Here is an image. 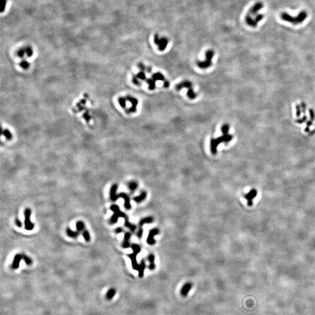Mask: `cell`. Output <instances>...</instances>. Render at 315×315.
I'll return each instance as SVG.
<instances>
[{"label":"cell","mask_w":315,"mask_h":315,"mask_svg":"<svg viewBox=\"0 0 315 315\" xmlns=\"http://www.w3.org/2000/svg\"><path fill=\"white\" fill-rule=\"evenodd\" d=\"M232 139V136L228 134H223L221 137L216 139H212L210 140V151L213 155H216L217 153V147L218 145L223 143H229Z\"/></svg>","instance_id":"cell-1"},{"label":"cell","mask_w":315,"mask_h":315,"mask_svg":"<svg viewBox=\"0 0 315 315\" xmlns=\"http://www.w3.org/2000/svg\"><path fill=\"white\" fill-rule=\"evenodd\" d=\"M307 16L308 14L305 11L301 12L297 17H293L286 12H283L281 15L283 20L294 25H298L302 23L306 19Z\"/></svg>","instance_id":"cell-2"},{"label":"cell","mask_w":315,"mask_h":315,"mask_svg":"<svg viewBox=\"0 0 315 315\" xmlns=\"http://www.w3.org/2000/svg\"><path fill=\"white\" fill-rule=\"evenodd\" d=\"M214 55V51L212 50H208L205 53V59L203 62H197V65L201 69H207L211 66L212 60Z\"/></svg>","instance_id":"cell-3"},{"label":"cell","mask_w":315,"mask_h":315,"mask_svg":"<svg viewBox=\"0 0 315 315\" xmlns=\"http://www.w3.org/2000/svg\"><path fill=\"white\" fill-rule=\"evenodd\" d=\"M110 210L114 212L113 215L112 216L109 221L110 224H114L117 223V222L118 221V219L120 217L125 218L127 216V215L124 212L120 210L119 207L117 205H112L110 207Z\"/></svg>","instance_id":"cell-4"},{"label":"cell","mask_w":315,"mask_h":315,"mask_svg":"<svg viewBox=\"0 0 315 315\" xmlns=\"http://www.w3.org/2000/svg\"><path fill=\"white\" fill-rule=\"evenodd\" d=\"M154 43L158 46V49L160 51H164L169 43L168 39L166 37L160 38L158 34H155L153 39Z\"/></svg>","instance_id":"cell-5"},{"label":"cell","mask_w":315,"mask_h":315,"mask_svg":"<svg viewBox=\"0 0 315 315\" xmlns=\"http://www.w3.org/2000/svg\"><path fill=\"white\" fill-rule=\"evenodd\" d=\"M31 210L26 208L24 211L25 215V228L28 231H32L34 228V224L30 221Z\"/></svg>","instance_id":"cell-6"},{"label":"cell","mask_w":315,"mask_h":315,"mask_svg":"<svg viewBox=\"0 0 315 315\" xmlns=\"http://www.w3.org/2000/svg\"><path fill=\"white\" fill-rule=\"evenodd\" d=\"M125 97L126 100L130 102V103L131 104V107L128 109L127 113L130 114V113H135L137 112V107L138 104H139V101H138V99H136L135 97L130 95H127L125 96Z\"/></svg>","instance_id":"cell-7"},{"label":"cell","mask_w":315,"mask_h":315,"mask_svg":"<svg viewBox=\"0 0 315 315\" xmlns=\"http://www.w3.org/2000/svg\"><path fill=\"white\" fill-rule=\"evenodd\" d=\"M258 195V191L254 189L250 190L249 192L245 195V198L247 201L249 206H251L253 203V200Z\"/></svg>","instance_id":"cell-8"},{"label":"cell","mask_w":315,"mask_h":315,"mask_svg":"<svg viewBox=\"0 0 315 315\" xmlns=\"http://www.w3.org/2000/svg\"><path fill=\"white\" fill-rule=\"evenodd\" d=\"M160 233V230L158 228H153L151 229L149 232L148 238L147 239V242L150 245H153L155 243V240L154 239V236L155 235H158Z\"/></svg>","instance_id":"cell-9"},{"label":"cell","mask_w":315,"mask_h":315,"mask_svg":"<svg viewBox=\"0 0 315 315\" xmlns=\"http://www.w3.org/2000/svg\"><path fill=\"white\" fill-rule=\"evenodd\" d=\"M33 54V50L30 47H26L21 49L18 51V56L21 58H24V57H25V55H26L27 57H30L32 56Z\"/></svg>","instance_id":"cell-10"},{"label":"cell","mask_w":315,"mask_h":315,"mask_svg":"<svg viewBox=\"0 0 315 315\" xmlns=\"http://www.w3.org/2000/svg\"><path fill=\"white\" fill-rule=\"evenodd\" d=\"M192 86H193V84L190 81H183L179 83L178 84H177L175 87V88H176V91H179L181 89H182L183 88H186V89H189L192 88Z\"/></svg>","instance_id":"cell-11"},{"label":"cell","mask_w":315,"mask_h":315,"mask_svg":"<svg viewBox=\"0 0 315 315\" xmlns=\"http://www.w3.org/2000/svg\"><path fill=\"white\" fill-rule=\"evenodd\" d=\"M119 198H123L124 200V207L126 210H129L131 208V205L130 203V199L129 196L124 193H122L119 194Z\"/></svg>","instance_id":"cell-12"},{"label":"cell","mask_w":315,"mask_h":315,"mask_svg":"<svg viewBox=\"0 0 315 315\" xmlns=\"http://www.w3.org/2000/svg\"><path fill=\"white\" fill-rule=\"evenodd\" d=\"M263 8V4L259 2L256 3L252 8H250L248 15H256L260 9H262Z\"/></svg>","instance_id":"cell-13"},{"label":"cell","mask_w":315,"mask_h":315,"mask_svg":"<svg viewBox=\"0 0 315 315\" xmlns=\"http://www.w3.org/2000/svg\"><path fill=\"white\" fill-rule=\"evenodd\" d=\"M117 187H118L117 185L114 184V185H112V186L111 187V189H110V197L111 200H112L113 201H116L117 200H118L119 199V195H117L116 194V191H117Z\"/></svg>","instance_id":"cell-14"},{"label":"cell","mask_w":315,"mask_h":315,"mask_svg":"<svg viewBox=\"0 0 315 315\" xmlns=\"http://www.w3.org/2000/svg\"><path fill=\"white\" fill-rule=\"evenodd\" d=\"M193 287V284L191 283H186L183 286L180 290V294L183 297H186L189 292Z\"/></svg>","instance_id":"cell-15"},{"label":"cell","mask_w":315,"mask_h":315,"mask_svg":"<svg viewBox=\"0 0 315 315\" xmlns=\"http://www.w3.org/2000/svg\"><path fill=\"white\" fill-rule=\"evenodd\" d=\"M22 259V254H18L15 255L12 264V268L13 269H17L18 268H19V264H20L21 261Z\"/></svg>","instance_id":"cell-16"},{"label":"cell","mask_w":315,"mask_h":315,"mask_svg":"<svg viewBox=\"0 0 315 315\" xmlns=\"http://www.w3.org/2000/svg\"><path fill=\"white\" fill-rule=\"evenodd\" d=\"M137 254H136L134 252H133V253L130 254L128 255L129 258L131 259V263H132V268L134 270H138V268H139V264H138L137 261Z\"/></svg>","instance_id":"cell-17"},{"label":"cell","mask_w":315,"mask_h":315,"mask_svg":"<svg viewBox=\"0 0 315 315\" xmlns=\"http://www.w3.org/2000/svg\"><path fill=\"white\" fill-rule=\"evenodd\" d=\"M131 233L130 232H126L125 233V235H124V241H123V242L122 243V247L124 249H127V248H128L131 246L130 244V239L131 238Z\"/></svg>","instance_id":"cell-18"},{"label":"cell","mask_w":315,"mask_h":315,"mask_svg":"<svg viewBox=\"0 0 315 315\" xmlns=\"http://www.w3.org/2000/svg\"><path fill=\"white\" fill-rule=\"evenodd\" d=\"M245 21H246V24L249 25L250 26H251V27H253V28H255L256 27L258 26V23L256 22L255 19H253L250 15H247L246 18H245Z\"/></svg>","instance_id":"cell-19"},{"label":"cell","mask_w":315,"mask_h":315,"mask_svg":"<svg viewBox=\"0 0 315 315\" xmlns=\"http://www.w3.org/2000/svg\"><path fill=\"white\" fill-rule=\"evenodd\" d=\"M146 267V264L145 263V261L144 260H142L140 264H139V268H138V271H139V276L140 278L143 277L144 274V270Z\"/></svg>","instance_id":"cell-20"},{"label":"cell","mask_w":315,"mask_h":315,"mask_svg":"<svg viewBox=\"0 0 315 315\" xmlns=\"http://www.w3.org/2000/svg\"><path fill=\"white\" fill-rule=\"evenodd\" d=\"M152 78L156 81H161L164 82L166 80L164 75L161 72H156L155 74H153L152 75Z\"/></svg>","instance_id":"cell-21"},{"label":"cell","mask_w":315,"mask_h":315,"mask_svg":"<svg viewBox=\"0 0 315 315\" xmlns=\"http://www.w3.org/2000/svg\"><path fill=\"white\" fill-rule=\"evenodd\" d=\"M146 82L148 85V89L150 91H153L156 87V81L154 80L152 78H147Z\"/></svg>","instance_id":"cell-22"},{"label":"cell","mask_w":315,"mask_h":315,"mask_svg":"<svg viewBox=\"0 0 315 315\" xmlns=\"http://www.w3.org/2000/svg\"><path fill=\"white\" fill-rule=\"evenodd\" d=\"M147 197V193L145 191H143L141 193L140 195H138L135 197L134 198V201L136 203H140L142 202L143 200H144Z\"/></svg>","instance_id":"cell-23"},{"label":"cell","mask_w":315,"mask_h":315,"mask_svg":"<svg viewBox=\"0 0 315 315\" xmlns=\"http://www.w3.org/2000/svg\"><path fill=\"white\" fill-rule=\"evenodd\" d=\"M153 219L151 216H147V217L143 218L139 222L140 227H143V226L145 224H151L153 222Z\"/></svg>","instance_id":"cell-24"},{"label":"cell","mask_w":315,"mask_h":315,"mask_svg":"<svg viewBox=\"0 0 315 315\" xmlns=\"http://www.w3.org/2000/svg\"><path fill=\"white\" fill-rule=\"evenodd\" d=\"M124 225H125L126 227L129 228L131 232H134V231H135V229H136V226H135V225H134V224H131V223L129 222L128 219V217H127V216L125 218Z\"/></svg>","instance_id":"cell-25"},{"label":"cell","mask_w":315,"mask_h":315,"mask_svg":"<svg viewBox=\"0 0 315 315\" xmlns=\"http://www.w3.org/2000/svg\"><path fill=\"white\" fill-rule=\"evenodd\" d=\"M66 232H67V235L69 236V237H71V238H77L78 236V235H79V233H80V232H79L78 231L75 232V231H73L72 230L70 229V228H67V230H66Z\"/></svg>","instance_id":"cell-26"},{"label":"cell","mask_w":315,"mask_h":315,"mask_svg":"<svg viewBox=\"0 0 315 315\" xmlns=\"http://www.w3.org/2000/svg\"><path fill=\"white\" fill-rule=\"evenodd\" d=\"M187 96L189 97V99H191V100L195 99V98L197 97V94L194 92L193 88H190V89H188L187 93Z\"/></svg>","instance_id":"cell-27"},{"label":"cell","mask_w":315,"mask_h":315,"mask_svg":"<svg viewBox=\"0 0 315 315\" xmlns=\"http://www.w3.org/2000/svg\"><path fill=\"white\" fill-rule=\"evenodd\" d=\"M116 294V290L114 288H110L106 293V298L109 300L112 299Z\"/></svg>","instance_id":"cell-28"},{"label":"cell","mask_w":315,"mask_h":315,"mask_svg":"<svg viewBox=\"0 0 315 315\" xmlns=\"http://www.w3.org/2000/svg\"><path fill=\"white\" fill-rule=\"evenodd\" d=\"M76 228L77 231H78L79 232L84 231L85 229V224L82 221H78L76 224Z\"/></svg>","instance_id":"cell-29"},{"label":"cell","mask_w":315,"mask_h":315,"mask_svg":"<svg viewBox=\"0 0 315 315\" xmlns=\"http://www.w3.org/2000/svg\"><path fill=\"white\" fill-rule=\"evenodd\" d=\"M136 76L139 78V80H141V81H146L147 80V77H146V75H145V73L144 71H140L139 73H138L137 74L135 75Z\"/></svg>","instance_id":"cell-30"},{"label":"cell","mask_w":315,"mask_h":315,"mask_svg":"<svg viewBox=\"0 0 315 315\" xmlns=\"http://www.w3.org/2000/svg\"><path fill=\"white\" fill-rule=\"evenodd\" d=\"M3 135L5 138L6 140H10L11 139V138L12 137V133L11 132V131L7 129H5V130H4L3 131Z\"/></svg>","instance_id":"cell-31"},{"label":"cell","mask_w":315,"mask_h":315,"mask_svg":"<svg viewBox=\"0 0 315 315\" xmlns=\"http://www.w3.org/2000/svg\"><path fill=\"white\" fill-rule=\"evenodd\" d=\"M131 249H132L133 252L135 253H136V254H139V253H140V251H141V247H140V246L139 245H137V244H132V245H131Z\"/></svg>","instance_id":"cell-32"},{"label":"cell","mask_w":315,"mask_h":315,"mask_svg":"<svg viewBox=\"0 0 315 315\" xmlns=\"http://www.w3.org/2000/svg\"><path fill=\"white\" fill-rule=\"evenodd\" d=\"M128 189L130 191H134V190H135L137 187H138V183L136 182H131L128 183Z\"/></svg>","instance_id":"cell-33"},{"label":"cell","mask_w":315,"mask_h":315,"mask_svg":"<svg viewBox=\"0 0 315 315\" xmlns=\"http://www.w3.org/2000/svg\"><path fill=\"white\" fill-rule=\"evenodd\" d=\"M7 2V0H0V9H1V13L4 12L5 10Z\"/></svg>","instance_id":"cell-34"},{"label":"cell","mask_w":315,"mask_h":315,"mask_svg":"<svg viewBox=\"0 0 315 315\" xmlns=\"http://www.w3.org/2000/svg\"><path fill=\"white\" fill-rule=\"evenodd\" d=\"M19 66L23 69H28L30 67V64L26 60H22L19 64Z\"/></svg>","instance_id":"cell-35"},{"label":"cell","mask_w":315,"mask_h":315,"mask_svg":"<svg viewBox=\"0 0 315 315\" xmlns=\"http://www.w3.org/2000/svg\"><path fill=\"white\" fill-rule=\"evenodd\" d=\"M82 236L84 238V239L87 241V242H89L90 240H91V236H90V235H89V233L86 231V230H84L82 232Z\"/></svg>","instance_id":"cell-36"},{"label":"cell","mask_w":315,"mask_h":315,"mask_svg":"<svg viewBox=\"0 0 315 315\" xmlns=\"http://www.w3.org/2000/svg\"><path fill=\"white\" fill-rule=\"evenodd\" d=\"M132 81L133 82V84L137 86H140L141 85V82L140 81V80H139V78H138L135 75H134L133 76H132Z\"/></svg>","instance_id":"cell-37"},{"label":"cell","mask_w":315,"mask_h":315,"mask_svg":"<svg viewBox=\"0 0 315 315\" xmlns=\"http://www.w3.org/2000/svg\"><path fill=\"white\" fill-rule=\"evenodd\" d=\"M229 125L226 124H225L224 125H222V127H221V131L222 132L223 134H228V131H229Z\"/></svg>","instance_id":"cell-38"},{"label":"cell","mask_w":315,"mask_h":315,"mask_svg":"<svg viewBox=\"0 0 315 315\" xmlns=\"http://www.w3.org/2000/svg\"><path fill=\"white\" fill-rule=\"evenodd\" d=\"M22 258H23L24 262H25V263L27 265H30L32 263V261L31 259L29 258L28 256H26L25 254H22Z\"/></svg>","instance_id":"cell-39"},{"label":"cell","mask_w":315,"mask_h":315,"mask_svg":"<svg viewBox=\"0 0 315 315\" xmlns=\"http://www.w3.org/2000/svg\"><path fill=\"white\" fill-rule=\"evenodd\" d=\"M143 228H142V227H140L139 231H138V232H137V237L139 238V239H141L142 236H143Z\"/></svg>","instance_id":"cell-40"},{"label":"cell","mask_w":315,"mask_h":315,"mask_svg":"<svg viewBox=\"0 0 315 315\" xmlns=\"http://www.w3.org/2000/svg\"><path fill=\"white\" fill-rule=\"evenodd\" d=\"M155 256L152 254H151L148 256V260L149 261V262H150V263H154L155 262Z\"/></svg>","instance_id":"cell-41"},{"label":"cell","mask_w":315,"mask_h":315,"mask_svg":"<svg viewBox=\"0 0 315 315\" xmlns=\"http://www.w3.org/2000/svg\"><path fill=\"white\" fill-rule=\"evenodd\" d=\"M138 67H139V68H140V70L141 71H144V72L147 71V67L145 66H144V64H143V63H139Z\"/></svg>","instance_id":"cell-42"},{"label":"cell","mask_w":315,"mask_h":315,"mask_svg":"<svg viewBox=\"0 0 315 315\" xmlns=\"http://www.w3.org/2000/svg\"><path fill=\"white\" fill-rule=\"evenodd\" d=\"M15 222L16 225L18 227H19V228L22 227V222H21L20 220H19V219L16 218V219L15 220Z\"/></svg>","instance_id":"cell-43"},{"label":"cell","mask_w":315,"mask_h":315,"mask_svg":"<svg viewBox=\"0 0 315 315\" xmlns=\"http://www.w3.org/2000/svg\"><path fill=\"white\" fill-rule=\"evenodd\" d=\"M169 86H170L169 81L168 80H165L164 82V87L165 88H168L169 87Z\"/></svg>","instance_id":"cell-44"},{"label":"cell","mask_w":315,"mask_h":315,"mask_svg":"<svg viewBox=\"0 0 315 315\" xmlns=\"http://www.w3.org/2000/svg\"><path fill=\"white\" fill-rule=\"evenodd\" d=\"M123 232V229L122 228H120V227H119V228H117L116 229H115V232L116 233H120L122 232Z\"/></svg>","instance_id":"cell-45"},{"label":"cell","mask_w":315,"mask_h":315,"mask_svg":"<svg viewBox=\"0 0 315 315\" xmlns=\"http://www.w3.org/2000/svg\"><path fill=\"white\" fill-rule=\"evenodd\" d=\"M148 268L151 270H153L155 268V264L154 263H150V264L148 266Z\"/></svg>","instance_id":"cell-46"},{"label":"cell","mask_w":315,"mask_h":315,"mask_svg":"<svg viewBox=\"0 0 315 315\" xmlns=\"http://www.w3.org/2000/svg\"><path fill=\"white\" fill-rule=\"evenodd\" d=\"M152 71V67H147L146 72L148 73H151Z\"/></svg>","instance_id":"cell-47"}]
</instances>
